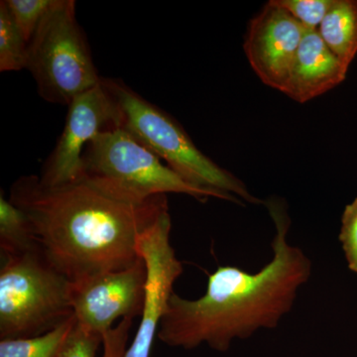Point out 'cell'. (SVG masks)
Masks as SVG:
<instances>
[{
	"label": "cell",
	"mask_w": 357,
	"mask_h": 357,
	"mask_svg": "<svg viewBox=\"0 0 357 357\" xmlns=\"http://www.w3.org/2000/svg\"><path fill=\"white\" fill-rule=\"evenodd\" d=\"M102 82L119 105V128L157 155L174 172L197 187L248 204H260L238 178L204 155L170 114L119 79L102 77Z\"/></svg>",
	"instance_id": "5b68a950"
},
{
	"label": "cell",
	"mask_w": 357,
	"mask_h": 357,
	"mask_svg": "<svg viewBox=\"0 0 357 357\" xmlns=\"http://www.w3.org/2000/svg\"><path fill=\"white\" fill-rule=\"evenodd\" d=\"M76 325L75 316L55 330L37 337L0 342V357H59Z\"/></svg>",
	"instance_id": "4fadbf2b"
},
{
	"label": "cell",
	"mask_w": 357,
	"mask_h": 357,
	"mask_svg": "<svg viewBox=\"0 0 357 357\" xmlns=\"http://www.w3.org/2000/svg\"><path fill=\"white\" fill-rule=\"evenodd\" d=\"M28 43L15 24L4 1L0 2V70L26 69Z\"/></svg>",
	"instance_id": "9a60e30c"
},
{
	"label": "cell",
	"mask_w": 357,
	"mask_h": 357,
	"mask_svg": "<svg viewBox=\"0 0 357 357\" xmlns=\"http://www.w3.org/2000/svg\"><path fill=\"white\" fill-rule=\"evenodd\" d=\"M340 241L347 266L357 275V197L345 206L342 213Z\"/></svg>",
	"instance_id": "ac0fdd59"
},
{
	"label": "cell",
	"mask_w": 357,
	"mask_h": 357,
	"mask_svg": "<svg viewBox=\"0 0 357 357\" xmlns=\"http://www.w3.org/2000/svg\"><path fill=\"white\" fill-rule=\"evenodd\" d=\"M146 280V265L140 257L126 269L73 283V309L77 325L103 337L116 319L140 316Z\"/></svg>",
	"instance_id": "9c48e42d"
},
{
	"label": "cell",
	"mask_w": 357,
	"mask_h": 357,
	"mask_svg": "<svg viewBox=\"0 0 357 357\" xmlns=\"http://www.w3.org/2000/svg\"><path fill=\"white\" fill-rule=\"evenodd\" d=\"M9 201L27 215L37 243L74 284L131 266L140 258L138 237L169 211L167 196L132 204L84 178L52 187L34 175L13 183Z\"/></svg>",
	"instance_id": "6da1fadb"
},
{
	"label": "cell",
	"mask_w": 357,
	"mask_h": 357,
	"mask_svg": "<svg viewBox=\"0 0 357 357\" xmlns=\"http://www.w3.org/2000/svg\"><path fill=\"white\" fill-rule=\"evenodd\" d=\"M46 102L69 105L102 82L84 33L77 21L76 1L58 0L28 44L27 66Z\"/></svg>",
	"instance_id": "8992f818"
},
{
	"label": "cell",
	"mask_w": 357,
	"mask_h": 357,
	"mask_svg": "<svg viewBox=\"0 0 357 357\" xmlns=\"http://www.w3.org/2000/svg\"><path fill=\"white\" fill-rule=\"evenodd\" d=\"M1 257V340L44 335L74 317V285L39 243L23 252Z\"/></svg>",
	"instance_id": "277c9868"
},
{
	"label": "cell",
	"mask_w": 357,
	"mask_h": 357,
	"mask_svg": "<svg viewBox=\"0 0 357 357\" xmlns=\"http://www.w3.org/2000/svg\"><path fill=\"white\" fill-rule=\"evenodd\" d=\"M132 318L121 319L116 326L110 328L102 337V357H124Z\"/></svg>",
	"instance_id": "ffe728a7"
},
{
	"label": "cell",
	"mask_w": 357,
	"mask_h": 357,
	"mask_svg": "<svg viewBox=\"0 0 357 357\" xmlns=\"http://www.w3.org/2000/svg\"><path fill=\"white\" fill-rule=\"evenodd\" d=\"M100 347L102 337L84 330L76 321L59 357H96Z\"/></svg>",
	"instance_id": "d6986e66"
},
{
	"label": "cell",
	"mask_w": 357,
	"mask_h": 357,
	"mask_svg": "<svg viewBox=\"0 0 357 357\" xmlns=\"http://www.w3.org/2000/svg\"><path fill=\"white\" fill-rule=\"evenodd\" d=\"M267 206L276 229L271 261L256 273L218 267L198 299L174 293L157 335L163 344L187 351L204 344L227 351L234 340L276 328L292 310L311 277L312 263L302 249L288 243L291 220L285 206L271 199Z\"/></svg>",
	"instance_id": "7a4b0ae2"
},
{
	"label": "cell",
	"mask_w": 357,
	"mask_h": 357,
	"mask_svg": "<svg viewBox=\"0 0 357 357\" xmlns=\"http://www.w3.org/2000/svg\"><path fill=\"white\" fill-rule=\"evenodd\" d=\"M347 72L318 30H306L282 93L295 102H307L342 84Z\"/></svg>",
	"instance_id": "8fae6325"
},
{
	"label": "cell",
	"mask_w": 357,
	"mask_h": 357,
	"mask_svg": "<svg viewBox=\"0 0 357 357\" xmlns=\"http://www.w3.org/2000/svg\"><path fill=\"white\" fill-rule=\"evenodd\" d=\"M58 0H4L11 17L27 43Z\"/></svg>",
	"instance_id": "2e32d148"
},
{
	"label": "cell",
	"mask_w": 357,
	"mask_h": 357,
	"mask_svg": "<svg viewBox=\"0 0 357 357\" xmlns=\"http://www.w3.org/2000/svg\"><path fill=\"white\" fill-rule=\"evenodd\" d=\"M171 229L172 220L168 211L138 237L136 248L146 265L147 280L139 328L124 357L150 356L160 324L174 294V284L184 270L171 244Z\"/></svg>",
	"instance_id": "ba28073f"
},
{
	"label": "cell",
	"mask_w": 357,
	"mask_h": 357,
	"mask_svg": "<svg viewBox=\"0 0 357 357\" xmlns=\"http://www.w3.org/2000/svg\"><path fill=\"white\" fill-rule=\"evenodd\" d=\"M318 31L326 46L349 69L357 55V0H335Z\"/></svg>",
	"instance_id": "7c38bea8"
},
{
	"label": "cell",
	"mask_w": 357,
	"mask_h": 357,
	"mask_svg": "<svg viewBox=\"0 0 357 357\" xmlns=\"http://www.w3.org/2000/svg\"><path fill=\"white\" fill-rule=\"evenodd\" d=\"M64 130L45 162L40 181L46 185L76 182L83 175V154L98 134L119 126L121 112L114 96L102 82L68 105Z\"/></svg>",
	"instance_id": "52a82bcc"
},
{
	"label": "cell",
	"mask_w": 357,
	"mask_h": 357,
	"mask_svg": "<svg viewBox=\"0 0 357 357\" xmlns=\"http://www.w3.org/2000/svg\"><path fill=\"white\" fill-rule=\"evenodd\" d=\"M306 29L274 0L249 23L243 48L262 83L283 91Z\"/></svg>",
	"instance_id": "30bf717a"
},
{
	"label": "cell",
	"mask_w": 357,
	"mask_h": 357,
	"mask_svg": "<svg viewBox=\"0 0 357 357\" xmlns=\"http://www.w3.org/2000/svg\"><path fill=\"white\" fill-rule=\"evenodd\" d=\"M306 30H318L335 0H274Z\"/></svg>",
	"instance_id": "e0dca14e"
},
{
	"label": "cell",
	"mask_w": 357,
	"mask_h": 357,
	"mask_svg": "<svg viewBox=\"0 0 357 357\" xmlns=\"http://www.w3.org/2000/svg\"><path fill=\"white\" fill-rule=\"evenodd\" d=\"M27 215L9 199L0 196V249L1 255H16L37 245Z\"/></svg>",
	"instance_id": "5bb4252c"
},
{
	"label": "cell",
	"mask_w": 357,
	"mask_h": 357,
	"mask_svg": "<svg viewBox=\"0 0 357 357\" xmlns=\"http://www.w3.org/2000/svg\"><path fill=\"white\" fill-rule=\"evenodd\" d=\"M82 172L81 178L89 184L124 203L143 204L167 194L241 203L236 197L190 184L119 126L102 131L89 143Z\"/></svg>",
	"instance_id": "3957f363"
}]
</instances>
